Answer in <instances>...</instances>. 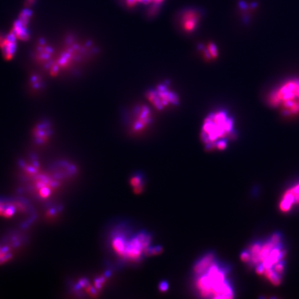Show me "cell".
<instances>
[{
    "label": "cell",
    "instance_id": "cell-3",
    "mask_svg": "<svg viewBox=\"0 0 299 299\" xmlns=\"http://www.w3.org/2000/svg\"><path fill=\"white\" fill-rule=\"evenodd\" d=\"M237 135L235 119L224 109L207 114L201 129V141L207 150H224Z\"/></svg>",
    "mask_w": 299,
    "mask_h": 299
},
{
    "label": "cell",
    "instance_id": "cell-4",
    "mask_svg": "<svg viewBox=\"0 0 299 299\" xmlns=\"http://www.w3.org/2000/svg\"><path fill=\"white\" fill-rule=\"evenodd\" d=\"M267 102L283 117L299 115V77L290 78L278 84L268 93Z\"/></svg>",
    "mask_w": 299,
    "mask_h": 299
},
{
    "label": "cell",
    "instance_id": "cell-1",
    "mask_svg": "<svg viewBox=\"0 0 299 299\" xmlns=\"http://www.w3.org/2000/svg\"><path fill=\"white\" fill-rule=\"evenodd\" d=\"M97 49L89 40L68 34L53 43L39 38L34 44L31 58L39 72L50 77H62L76 74L92 60Z\"/></svg>",
    "mask_w": 299,
    "mask_h": 299
},
{
    "label": "cell",
    "instance_id": "cell-12",
    "mask_svg": "<svg viewBox=\"0 0 299 299\" xmlns=\"http://www.w3.org/2000/svg\"><path fill=\"white\" fill-rule=\"evenodd\" d=\"M17 41L11 32L9 34H0V49L5 58L9 60L14 56L17 49Z\"/></svg>",
    "mask_w": 299,
    "mask_h": 299
},
{
    "label": "cell",
    "instance_id": "cell-13",
    "mask_svg": "<svg viewBox=\"0 0 299 299\" xmlns=\"http://www.w3.org/2000/svg\"><path fill=\"white\" fill-rule=\"evenodd\" d=\"M45 74L41 72H34L28 80V87L34 94H39L45 89Z\"/></svg>",
    "mask_w": 299,
    "mask_h": 299
},
{
    "label": "cell",
    "instance_id": "cell-9",
    "mask_svg": "<svg viewBox=\"0 0 299 299\" xmlns=\"http://www.w3.org/2000/svg\"><path fill=\"white\" fill-rule=\"evenodd\" d=\"M127 9L144 8L145 13L149 18L155 17L161 11L165 0H120Z\"/></svg>",
    "mask_w": 299,
    "mask_h": 299
},
{
    "label": "cell",
    "instance_id": "cell-6",
    "mask_svg": "<svg viewBox=\"0 0 299 299\" xmlns=\"http://www.w3.org/2000/svg\"><path fill=\"white\" fill-rule=\"evenodd\" d=\"M146 98L158 110H163L169 107L178 106L180 98L176 91L173 90L169 82L158 84L146 91Z\"/></svg>",
    "mask_w": 299,
    "mask_h": 299
},
{
    "label": "cell",
    "instance_id": "cell-5",
    "mask_svg": "<svg viewBox=\"0 0 299 299\" xmlns=\"http://www.w3.org/2000/svg\"><path fill=\"white\" fill-rule=\"evenodd\" d=\"M150 236L141 232L127 240L125 237L116 236L112 241V247L119 256L126 260H140L144 255L157 254L160 247H150Z\"/></svg>",
    "mask_w": 299,
    "mask_h": 299
},
{
    "label": "cell",
    "instance_id": "cell-16",
    "mask_svg": "<svg viewBox=\"0 0 299 299\" xmlns=\"http://www.w3.org/2000/svg\"><path fill=\"white\" fill-rule=\"evenodd\" d=\"M289 193L292 194L294 197V203H299V184L296 187L289 191Z\"/></svg>",
    "mask_w": 299,
    "mask_h": 299
},
{
    "label": "cell",
    "instance_id": "cell-18",
    "mask_svg": "<svg viewBox=\"0 0 299 299\" xmlns=\"http://www.w3.org/2000/svg\"><path fill=\"white\" fill-rule=\"evenodd\" d=\"M36 0H27V1H26V6H27V7H30V6L33 5L34 2H35Z\"/></svg>",
    "mask_w": 299,
    "mask_h": 299
},
{
    "label": "cell",
    "instance_id": "cell-7",
    "mask_svg": "<svg viewBox=\"0 0 299 299\" xmlns=\"http://www.w3.org/2000/svg\"><path fill=\"white\" fill-rule=\"evenodd\" d=\"M203 12L196 7H186L178 13V26L186 34H192L199 28Z\"/></svg>",
    "mask_w": 299,
    "mask_h": 299
},
{
    "label": "cell",
    "instance_id": "cell-8",
    "mask_svg": "<svg viewBox=\"0 0 299 299\" xmlns=\"http://www.w3.org/2000/svg\"><path fill=\"white\" fill-rule=\"evenodd\" d=\"M152 123V114L149 107L147 106H137L132 110L131 115V129L135 132H141L146 127L150 126Z\"/></svg>",
    "mask_w": 299,
    "mask_h": 299
},
{
    "label": "cell",
    "instance_id": "cell-2",
    "mask_svg": "<svg viewBox=\"0 0 299 299\" xmlns=\"http://www.w3.org/2000/svg\"><path fill=\"white\" fill-rule=\"evenodd\" d=\"M195 286L206 298H231L234 290L228 279L226 268L216 261L212 254L206 255L195 264Z\"/></svg>",
    "mask_w": 299,
    "mask_h": 299
},
{
    "label": "cell",
    "instance_id": "cell-14",
    "mask_svg": "<svg viewBox=\"0 0 299 299\" xmlns=\"http://www.w3.org/2000/svg\"><path fill=\"white\" fill-rule=\"evenodd\" d=\"M201 47L204 49L206 58L210 60V59L216 58V56H218V48H217V46L215 44H209L206 49L203 48L201 45Z\"/></svg>",
    "mask_w": 299,
    "mask_h": 299
},
{
    "label": "cell",
    "instance_id": "cell-11",
    "mask_svg": "<svg viewBox=\"0 0 299 299\" xmlns=\"http://www.w3.org/2000/svg\"><path fill=\"white\" fill-rule=\"evenodd\" d=\"M53 135V125L47 119L40 120L32 129V138L36 144L43 146L50 140Z\"/></svg>",
    "mask_w": 299,
    "mask_h": 299
},
{
    "label": "cell",
    "instance_id": "cell-15",
    "mask_svg": "<svg viewBox=\"0 0 299 299\" xmlns=\"http://www.w3.org/2000/svg\"><path fill=\"white\" fill-rule=\"evenodd\" d=\"M131 184L135 188V191L140 193L143 188L142 180L139 175L133 177L131 180Z\"/></svg>",
    "mask_w": 299,
    "mask_h": 299
},
{
    "label": "cell",
    "instance_id": "cell-10",
    "mask_svg": "<svg viewBox=\"0 0 299 299\" xmlns=\"http://www.w3.org/2000/svg\"><path fill=\"white\" fill-rule=\"evenodd\" d=\"M31 16V11L28 9H24L19 15L18 18L13 23L10 32L18 41H25L29 38L28 24Z\"/></svg>",
    "mask_w": 299,
    "mask_h": 299
},
{
    "label": "cell",
    "instance_id": "cell-17",
    "mask_svg": "<svg viewBox=\"0 0 299 299\" xmlns=\"http://www.w3.org/2000/svg\"><path fill=\"white\" fill-rule=\"evenodd\" d=\"M283 268H284V265H283V262H278L277 265L275 266L276 272L278 274L281 273L283 271Z\"/></svg>",
    "mask_w": 299,
    "mask_h": 299
}]
</instances>
